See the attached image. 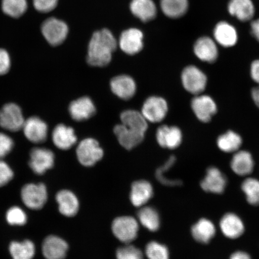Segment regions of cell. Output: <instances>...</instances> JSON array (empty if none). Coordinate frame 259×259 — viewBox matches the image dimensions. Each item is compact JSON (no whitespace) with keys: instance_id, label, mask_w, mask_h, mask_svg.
Wrapping results in <instances>:
<instances>
[{"instance_id":"cell-1","label":"cell","mask_w":259,"mask_h":259,"mask_svg":"<svg viewBox=\"0 0 259 259\" xmlns=\"http://www.w3.org/2000/svg\"><path fill=\"white\" fill-rule=\"evenodd\" d=\"M116 48L117 41L108 29L96 31L89 43L87 62L92 66L105 67L111 62Z\"/></svg>"},{"instance_id":"cell-2","label":"cell","mask_w":259,"mask_h":259,"mask_svg":"<svg viewBox=\"0 0 259 259\" xmlns=\"http://www.w3.org/2000/svg\"><path fill=\"white\" fill-rule=\"evenodd\" d=\"M181 81L187 92L196 96L203 93L206 90L208 77L199 67L189 65L181 72Z\"/></svg>"},{"instance_id":"cell-3","label":"cell","mask_w":259,"mask_h":259,"mask_svg":"<svg viewBox=\"0 0 259 259\" xmlns=\"http://www.w3.org/2000/svg\"><path fill=\"white\" fill-rule=\"evenodd\" d=\"M190 106L196 118L203 123L211 121L218 111V106L215 100L212 97L203 93L194 96Z\"/></svg>"},{"instance_id":"cell-4","label":"cell","mask_w":259,"mask_h":259,"mask_svg":"<svg viewBox=\"0 0 259 259\" xmlns=\"http://www.w3.org/2000/svg\"><path fill=\"white\" fill-rule=\"evenodd\" d=\"M102 148L96 139L87 138L81 141L76 149V155L79 163L84 166L91 167L102 159Z\"/></svg>"},{"instance_id":"cell-5","label":"cell","mask_w":259,"mask_h":259,"mask_svg":"<svg viewBox=\"0 0 259 259\" xmlns=\"http://www.w3.org/2000/svg\"><path fill=\"white\" fill-rule=\"evenodd\" d=\"M112 230L119 241L128 244L137 238L139 225L137 220L132 217H119L113 220Z\"/></svg>"},{"instance_id":"cell-6","label":"cell","mask_w":259,"mask_h":259,"mask_svg":"<svg viewBox=\"0 0 259 259\" xmlns=\"http://www.w3.org/2000/svg\"><path fill=\"white\" fill-rule=\"evenodd\" d=\"M168 111L169 106L166 100L159 96H151L145 100L141 113L147 121L158 123L166 118Z\"/></svg>"},{"instance_id":"cell-7","label":"cell","mask_w":259,"mask_h":259,"mask_svg":"<svg viewBox=\"0 0 259 259\" xmlns=\"http://www.w3.org/2000/svg\"><path fill=\"white\" fill-rule=\"evenodd\" d=\"M24 122L22 110L15 103H8L0 110V126L6 131L12 132L20 131Z\"/></svg>"},{"instance_id":"cell-8","label":"cell","mask_w":259,"mask_h":259,"mask_svg":"<svg viewBox=\"0 0 259 259\" xmlns=\"http://www.w3.org/2000/svg\"><path fill=\"white\" fill-rule=\"evenodd\" d=\"M22 201L28 208L40 209L48 199L47 187L44 184H28L21 190Z\"/></svg>"},{"instance_id":"cell-9","label":"cell","mask_w":259,"mask_h":259,"mask_svg":"<svg viewBox=\"0 0 259 259\" xmlns=\"http://www.w3.org/2000/svg\"><path fill=\"white\" fill-rule=\"evenodd\" d=\"M68 31L67 24L54 18L48 19L41 26L42 34L52 46L62 44L67 37Z\"/></svg>"},{"instance_id":"cell-10","label":"cell","mask_w":259,"mask_h":259,"mask_svg":"<svg viewBox=\"0 0 259 259\" xmlns=\"http://www.w3.org/2000/svg\"><path fill=\"white\" fill-rule=\"evenodd\" d=\"M227 184L228 180L225 174L218 167L210 166L206 170L200 187L206 193L221 194L224 193Z\"/></svg>"},{"instance_id":"cell-11","label":"cell","mask_w":259,"mask_h":259,"mask_svg":"<svg viewBox=\"0 0 259 259\" xmlns=\"http://www.w3.org/2000/svg\"><path fill=\"white\" fill-rule=\"evenodd\" d=\"M156 140L161 148L176 150L182 144L183 132L176 125H162L157 130Z\"/></svg>"},{"instance_id":"cell-12","label":"cell","mask_w":259,"mask_h":259,"mask_svg":"<svg viewBox=\"0 0 259 259\" xmlns=\"http://www.w3.org/2000/svg\"><path fill=\"white\" fill-rule=\"evenodd\" d=\"M29 165L37 175H43L54 166L55 156L53 151L47 148H34L30 152Z\"/></svg>"},{"instance_id":"cell-13","label":"cell","mask_w":259,"mask_h":259,"mask_svg":"<svg viewBox=\"0 0 259 259\" xmlns=\"http://www.w3.org/2000/svg\"><path fill=\"white\" fill-rule=\"evenodd\" d=\"M193 52L196 57L203 63H214L219 58V49L215 41L207 36L200 37L195 41Z\"/></svg>"},{"instance_id":"cell-14","label":"cell","mask_w":259,"mask_h":259,"mask_svg":"<svg viewBox=\"0 0 259 259\" xmlns=\"http://www.w3.org/2000/svg\"><path fill=\"white\" fill-rule=\"evenodd\" d=\"M22 129L26 138L32 143L41 144L47 140L48 125L37 116H31L26 119Z\"/></svg>"},{"instance_id":"cell-15","label":"cell","mask_w":259,"mask_h":259,"mask_svg":"<svg viewBox=\"0 0 259 259\" xmlns=\"http://www.w3.org/2000/svg\"><path fill=\"white\" fill-rule=\"evenodd\" d=\"M219 227L223 235L231 239L240 238L245 232V225L242 220L232 212L227 213L222 217Z\"/></svg>"},{"instance_id":"cell-16","label":"cell","mask_w":259,"mask_h":259,"mask_svg":"<svg viewBox=\"0 0 259 259\" xmlns=\"http://www.w3.org/2000/svg\"><path fill=\"white\" fill-rule=\"evenodd\" d=\"M143 33L138 29H128L122 32L119 38V47L127 54H138L143 49Z\"/></svg>"},{"instance_id":"cell-17","label":"cell","mask_w":259,"mask_h":259,"mask_svg":"<svg viewBox=\"0 0 259 259\" xmlns=\"http://www.w3.org/2000/svg\"><path fill=\"white\" fill-rule=\"evenodd\" d=\"M230 166L237 176L247 177L253 171L255 162L250 152L239 150L233 155Z\"/></svg>"},{"instance_id":"cell-18","label":"cell","mask_w":259,"mask_h":259,"mask_svg":"<svg viewBox=\"0 0 259 259\" xmlns=\"http://www.w3.org/2000/svg\"><path fill=\"white\" fill-rule=\"evenodd\" d=\"M69 111L74 120L82 121L95 115L96 109L90 97H82L70 103Z\"/></svg>"},{"instance_id":"cell-19","label":"cell","mask_w":259,"mask_h":259,"mask_svg":"<svg viewBox=\"0 0 259 259\" xmlns=\"http://www.w3.org/2000/svg\"><path fill=\"white\" fill-rule=\"evenodd\" d=\"M69 249L67 243L57 236H49L42 245V252L47 259H64Z\"/></svg>"},{"instance_id":"cell-20","label":"cell","mask_w":259,"mask_h":259,"mask_svg":"<svg viewBox=\"0 0 259 259\" xmlns=\"http://www.w3.org/2000/svg\"><path fill=\"white\" fill-rule=\"evenodd\" d=\"M213 37L217 44L223 48H231L237 44L238 35L236 28L228 22H220L213 30Z\"/></svg>"},{"instance_id":"cell-21","label":"cell","mask_w":259,"mask_h":259,"mask_svg":"<svg viewBox=\"0 0 259 259\" xmlns=\"http://www.w3.org/2000/svg\"><path fill=\"white\" fill-rule=\"evenodd\" d=\"M111 88L112 92L119 98L127 100L135 96L137 85L132 77L123 74L112 79Z\"/></svg>"},{"instance_id":"cell-22","label":"cell","mask_w":259,"mask_h":259,"mask_svg":"<svg viewBox=\"0 0 259 259\" xmlns=\"http://www.w3.org/2000/svg\"><path fill=\"white\" fill-rule=\"evenodd\" d=\"M113 132L119 144L127 150H131L141 144L145 138L144 134L132 131L122 124L116 125Z\"/></svg>"},{"instance_id":"cell-23","label":"cell","mask_w":259,"mask_h":259,"mask_svg":"<svg viewBox=\"0 0 259 259\" xmlns=\"http://www.w3.org/2000/svg\"><path fill=\"white\" fill-rule=\"evenodd\" d=\"M194 240L200 244H208L214 237L216 228L213 223L208 219H200L191 229Z\"/></svg>"},{"instance_id":"cell-24","label":"cell","mask_w":259,"mask_h":259,"mask_svg":"<svg viewBox=\"0 0 259 259\" xmlns=\"http://www.w3.org/2000/svg\"><path fill=\"white\" fill-rule=\"evenodd\" d=\"M153 187L145 180L136 181L132 186L131 200L135 206L142 207L153 196Z\"/></svg>"},{"instance_id":"cell-25","label":"cell","mask_w":259,"mask_h":259,"mask_svg":"<svg viewBox=\"0 0 259 259\" xmlns=\"http://www.w3.org/2000/svg\"><path fill=\"white\" fill-rule=\"evenodd\" d=\"M52 137L54 145L62 150H69L77 141L74 130L64 124L57 125Z\"/></svg>"},{"instance_id":"cell-26","label":"cell","mask_w":259,"mask_h":259,"mask_svg":"<svg viewBox=\"0 0 259 259\" xmlns=\"http://www.w3.org/2000/svg\"><path fill=\"white\" fill-rule=\"evenodd\" d=\"M228 9L230 14L242 22L251 20L255 14L251 0H230Z\"/></svg>"},{"instance_id":"cell-27","label":"cell","mask_w":259,"mask_h":259,"mask_svg":"<svg viewBox=\"0 0 259 259\" xmlns=\"http://www.w3.org/2000/svg\"><path fill=\"white\" fill-rule=\"evenodd\" d=\"M56 200L61 214L66 217H73L78 212V199L75 194L70 191H60L57 194Z\"/></svg>"},{"instance_id":"cell-28","label":"cell","mask_w":259,"mask_h":259,"mask_svg":"<svg viewBox=\"0 0 259 259\" xmlns=\"http://www.w3.org/2000/svg\"><path fill=\"white\" fill-rule=\"evenodd\" d=\"M243 143L241 136L233 131L220 135L217 139L219 150L225 153H234L240 150Z\"/></svg>"},{"instance_id":"cell-29","label":"cell","mask_w":259,"mask_h":259,"mask_svg":"<svg viewBox=\"0 0 259 259\" xmlns=\"http://www.w3.org/2000/svg\"><path fill=\"white\" fill-rule=\"evenodd\" d=\"M122 124L129 129L145 134L148 129L147 121L141 112L135 110H127L121 113Z\"/></svg>"},{"instance_id":"cell-30","label":"cell","mask_w":259,"mask_h":259,"mask_svg":"<svg viewBox=\"0 0 259 259\" xmlns=\"http://www.w3.org/2000/svg\"><path fill=\"white\" fill-rule=\"evenodd\" d=\"M131 11L143 22L153 19L157 15V8L152 0H132Z\"/></svg>"},{"instance_id":"cell-31","label":"cell","mask_w":259,"mask_h":259,"mask_svg":"<svg viewBox=\"0 0 259 259\" xmlns=\"http://www.w3.org/2000/svg\"><path fill=\"white\" fill-rule=\"evenodd\" d=\"M138 217L141 225L151 232L157 231L160 227V218L153 207L144 206L139 210Z\"/></svg>"},{"instance_id":"cell-32","label":"cell","mask_w":259,"mask_h":259,"mask_svg":"<svg viewBox=\"0 0 259 259\" xmlns=\"http://www.w3.org/2000/svg\"><path fill=\"white\" fill-rule=\"evenodd\" d=\"M160 6L165 15L170 18H179L185 15L189 9L188 0H161Z\"/></svg>"},{"instance_id":"cell-33","label":"cell","mask_w":259,"mask_h":259,"mask_svg":"<svg viewBox=\"0 0 259 259\" xmlns=\"http://www.w3.org/2000/svg\"><path fill=\"white\" fill-rule=\"evenodd\" d=\"M9 251L13 259H32L35 255V248L33 242L25 240L22 242H12Z\"/></svg>"},{"instance_id":"cell-34","label":"cell","mask_w":259,"mask_h":259,"mask_svg":"<svg viewBox=\"0 0 259 259\" xmlns=\"http://www.w3.org/2000/svg\"><path fill=\"white\" fill-rule=\"evenodd\" d=\"M241 189L250 205H259V180L257 178H246L241 184Z\"/></svg>"},{"instance_id":"cell-35","label":"cell","mask_w":259,"mask_h":259,"mask_svg":"<svg viewBox=\"0 0 259 259\" xmlns=\"http://www.w3.org/2000/svg\"><path fill=\"white\" fill-rule=\"evenodd\" d=\"M27 0H2V11L14 18H20L27 10Z\"/></svg>"},{"instance_id":"cell-36","label":"cell","mask_w":259,"mask_h":259,"mask_svg":"<svg viewBox=\"0 0 259 259\" xmlns=\"http://www.w3.org/2000/svg\"><path fill=\"white\" fill-rule=\"evenodd\" d=\"M145 254L148 259H169V250L166 245L156 241L149 242L146 246Z\"/></svg>"},{"instance_id":"cell-37","label":"cell","mask_w":259,"mask_h":259,"mask_svg":"<svg viewBox=\"0 0 259 259\" xmlns=\"http://www.w3.org/2000/svg\"><path fill=\"white\" fill-rule=\"evenodd\" d=\"M6 220L10 225L22 226L27 223V218L23 210L18 206H14L8 210Z\"/></svg>"},{"instance_id":"cell-38","label":"cell","mask_w":259,"mask_h":259,"mask_svg":"<svg viewBox=\"0 0 259 259\" xmlns=\"http://www.w3.org/2000/svg\"><path fill=\"white\" fill-rule=\"evenodd\" d=\"M117 259H144L143 252L134 245H127L116 251Z\"/></svg>"},{"instance_id":"cell-39","label":"cell","mask_w":259,"mask_h":259,"mask_svg":"<svg viewBox=\"0 0 259 259\" xmlns=\"http://www.w3.org/2000/svg\"><path fill=\"white\" fill-rule=\"evenodd\" d=\"M176 160L177 158L174 155H171L167 161L165 162L164 164L158 167L156 171H155V177L163 185L169 186V182H168L166 177L165 176V173H166L167 171H169L174 166Z\"/></svg>"},{"instance_id":"cell-40","label":"cell","mask_w":259,"mask_h":259,"mask_svg":"<svg viewBox=\"0 0 259 259\" xmlns=\"http://www.w3.org/2000/svg\"><path fill=\"white\" fill-rule=\"evenodd\" d=\"M14 147V142L9 136L0 133V159L11 153Z\"/></svg>"},{"instance_id":"cell-41","label":"cell","mask_w":259,"mask_h":259,"mask_svg":"<svg viewBox=\"0 0 259 259\" xmlns=\"http://www.w3.org/2000/svg\"><path fill=\"white\" fill-rule=\"evenodd\" d=\"M14 177V172L9 165L0 159V187H3L11 181Z\"/></svg>"},{"instance_id":"cell-42","label":"cell","mask_w":259,"mask_h":259,"mask_svg":"<svg viewBox=\"0 0 259 259\" xmlns=\"http://www.w3.org/2000/svg\"><path fill=\"white\" fill-rule=\"evenodd\" d=\"M58 0H33V5L37 11L47 13L56 8Z\"/></svg>"},{"instance_id":"cell-43","label":"cell","mask_w":259,"mask_h":259,"mask_svg":"<svg viewBox=\"0 0 259 259\" xmlns=\"http://www.w3.org/2000/svg\"><path fill=\"white\" fill-rule=\"evenodd\" d=\"M11 66V57L4 49H0V75L9 72Z\"/></svg>"},{"instance_id":"cell-44","label":"cell","mask_w":259,"mask_h":259,"mask_svg":"<svg viewBox=\"0 0 259 259\" xmlns=\"http://www.w3.org/2000/svg\"><path fill=\"white\" fill-rule=\"evenodd\" d=\"M251 78L259 85V59L255 60L250 65Z\"/></svg>"},{"instance_id":"cell-45","label":"cell","mask_w":259,"mask_h":259,"mask_svg":"<svg viewBox=\"0 0 259 259\" xmlns=\"http://www.w3.org/2000/svg\"><path fill=\"white\" fill-rule=\"evenodd\" d=\"M251 33L252 36L259 42V19L251 22Z\"/></svg>"},{"instance_id":"cell-46","label":"cell","mask_w":259,"mask_h":259,"mask_svg":"<svg viewBox=\"0 0 259 259\" xmlns=\"http://www.w3.org/2000/svg\"><path fill=\"white\" fill-rule=\"evenodd\" d=\"M229 259H252L250 255L244 251H236L232 253Z\"/></svg>"},{"instance_id":"cell-47","label":"cell","mask_w":259,"mask_h":259,"mask_svg":"<svg viewBox=\"0 0 259 259\" xmlns=\"http://www.w3.org/2000/svg\"><path fill=\"white\" fill-rule=\"evenodd\" d=\"M251 96L252 101H253L255 106L259 109V85L252 89Z\"/></svg>"}]
</instances>
